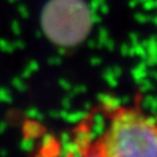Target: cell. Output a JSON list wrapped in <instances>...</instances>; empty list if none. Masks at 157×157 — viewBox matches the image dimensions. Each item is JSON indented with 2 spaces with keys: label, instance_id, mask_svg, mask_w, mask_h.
<instances>
[{
  "label": "cell",
  "instance_id": "1",
  "mask_svg": "<svg viewBox=\"0 0 157 157\" xmlns=\"http://www.w3.org/2000/svg\"><path fill=\"white\" fill-rule=\"evenodd\" d=\"M106 124L89 146L99 157H157V120L136 105L108 109Z\"/></svg>",
  "mask_w": 157,
  "mask_h": 157
},
{
  "label": "cell",
  "instance_id": "2",
  "mask_svg": "<svg viewBox=\"0 0 157 157\" xmlns=\"http://www.w3.org/2000/svg\"><path fill=\"white\" fill-rule=\"evenodd\" d=\"M82 157H99V155L88 145L87 147H86V151L83 152V155H82Z\"/></svg>",
  "mask_w": 157,
  "mask_h": 157
}]
</instances>
